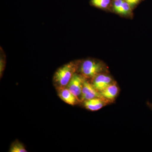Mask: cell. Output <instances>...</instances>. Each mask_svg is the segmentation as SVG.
Here are the masks:
<instances>
[{
    "mask_svg": "<svg viewBox=\"0 0 152 152\" xmlns=\"http://www.w3.org/2000/svg\"><path fill=\"white\" fill-rule=\"evenodd\" d=\"M80 63L79 61H72L57 70L53 77V83L56 89L67 87L74 75L78 72Z\"/></svg>",
    "mask_w": 152,
    "mask_h": 152,
    "instance_id": "obj_1",
    "label": "cell"
},
{
    "mask_svg": "<svg viewBox=\"0 0 152 152\" xmlns=\"http://www.w3.org/2000/svg\"><path fill=\"white\" fill-rule=\"evenodd\" d=\"M106 70V66L102 62L94 59H87L80 62L78 71L85 79L93 80Z\"/></svg>",
    "mask_w": 152,
    "mask_h": 152,
    "instance_id": "obj_2",
    "label": "cell"
},
{
    "mask_svg": "<svg viewBox=\"0 0 152 152\" xmlns=\"http://www.w3.org/2000/svg\"><path fill=\"white\" fill-rule=\"evenodd\" d=\"M84 78L80 74H75L69 83L66 88L77 98L79 102H81V96Z\"/></svg>",
    "mask_w": 152,
    "mask_h": 152,
    "instance_id": "obj_3",
    "label": "cell"
},
{
    "mask_svg": "<svg viewBox=\"0 0 152 152\" xmlns=\"http://www.w3.org/2000/svg\"><path fill=\"white\" fill-rule=\"evenodd\" d=\"M94 98H100L107 101L104 99L99 92L95 88L91 83H90L86 79H85L82 89L81 102H83Z\"/></svg>",
    "mask_w": 152,
    "mask_h": 152,
    "instance_id": "obj_4",
    "label": "cell"
},
{
    "mask_svg": "<svg viewBox=\"0 0 152 152\" xmlns=\"http://www.w3.org/2000/svg\"><path fill=\"white\" fill-rule=\"evenodd\" d=\"M113 83L111 77L103 73L98 75L92 80L91 84L96 90L101 92Z\"/></svg>",
    "mask_w": 152,
    "mask_h": 152,
    "instance_id": "obj_5",
    "label": "cell"
},
{
    "mask_svg": "<svg viewBox=\"0 0 152 152\" xmlns=\"http://www.w3.org/2000/svg\"><path fill=\"white\" fill-rule=\"evenodd\" d=\"M108 102L100 98H94L83 102L84 106L86 109L91 111H96L100 110L105 106Z\"/></svg>",
    "mask_w": 152,
    "mask_h": 152,
    "instance_id": "obj_6",
    "label": "cell"
},
{
    "mask_svg": "<svg viewBox=\"0 0 152 152\" xmlns=\"http://www.w3.org/2000/svg\"><path fill=\"white\" fill-rule=\"evenodd\" d=\"M57 91L60 99L66 103L71 105H75L79 102L76 97L66 87L57 89Z\"/></svg>",
    "mask_w": 152,
    "mask_h": 152,
    "instance_id": "obj_7",
    "label": "cell"
},
{
    "mask_svg": "<svg viewBox=\"0 0 152 152\" xmlns=\"http://www.w3.org/2000/svg\"><path fill=\"white\" fill-rule=\"evenodd\" d=\"M119 89L115 82L110 85L103 91H101V94L106 100L110 102L115 99L118 94Z\"/></svg>",
    "mask_w": 152,
    "mask_h": 152,
    "instance_id": "obj_8",
    "label": "cell"
},
{
    "mask_svg": "<svg viewBox=\"0 0 152 152\" xmlns=\"http://www.w3.org/2000/svg\"><path fill=\"white\" fill-rule=\"evenodd\" d=\"M113 8L115 12L123 15L130 13L132 10L130 6L124 0H114Z\"/></svg>",
    "mask_w": 152,
    "mask_h": 152,
    "instance_id": "obj_9",
    "label": "cell"
},
{
    "mask_svg": "<svg viewBox=\"0 0 152 152\" xmlns=\"http://www.w3.org/2000/svg\"><path fill=\"white\" fill-rule=\"evenodd\" d=\"M10 152H27L24 145L18 140L14 141L10 147Z\"/></svg>",
    "mask_w": 152,
    "mask_h": 152,
    "instance_id": "obj_10",
    "label": "cell"
},
{
    "mask_svg": "<svg viewBox=\"0 0 152 152\" xmlns=\"http://www.w3.org/2000/svg\"><path fill=\"white\" fill-rule=\"evenodd\" d=\"M110 3L111 0H91L93 6L102 9L107 8Z\"/></svg>",
    "mask_w": 152,
    "mask_h": 152,
    "instance_id": "obj_11",
    "label": "cell"
},
{
    "mask_svg": "<svg viewBox=\"0 0 152 152\" xmlns=\"http://www.w3.org/2000/svg\"><path fill=\"white\" fill-rule=\"evenodd\" d=\"M5 66V60L4 58H3V56H1V60H0V74L1 76L2 75Z\"/></svg>",
    "mask_w": 152,
    "mask_h": 152,
    "instance_id": "obj_12",
    "label": "cell"
},
{
    "mask_svg": "<svg viewBox=\"0 0 152 152\" xmlns=\"http://www.w3.org/2000/svg\"><path fill=\"white\" fill-rule=\"evenodd\" d=\"M124 1L130 6L132 9H133L140 2L141 0H124Z\"/></svg>",
    "mask_w": 152,
    "mask_h": 152,
    "instance_id": "obj_13",
    "label": "cell"
},
{
    "mask_svg": "<svg viewBox=\"0 0 152 152\" xmlns=\"http://www.w3.org/2000/svg\"><path fill=\"white\" fill-rule=\"evenodd\" d=\"M150 106L151 107V109H152V104H150Z\"/></svg>",
    "mask_w": 152,
    "mask_h": 152,
    "instance_id": "obj_14",
    "label": "cell"
}]
</instances>
